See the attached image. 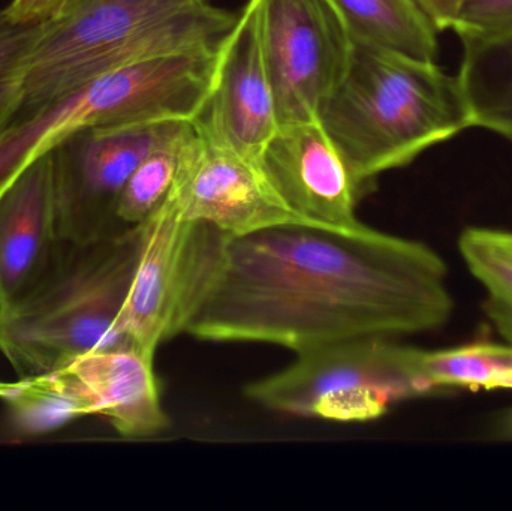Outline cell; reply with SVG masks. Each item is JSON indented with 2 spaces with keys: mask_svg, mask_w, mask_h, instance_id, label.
<instances>
[{
  "mask_svg": "<svg viewBox=\"0 0 512 511\" xmlns=\"http://www.w3.org/2000/svg\"><path fill=\"white\" fill-rule=\"evenodd\" d=\"M426 243L367 227L288 222L230 236L186 335L297 354L444 326L454 302Z\"/></svg>",
  "mask_w": 512,
  "mask_h": 511,
  "instance_id": "obj_1",
  "label": "cell"
},
{
  "mask_svg": "<svg viewBox=\"0 0 512 511\" xmlns=\"http://www.w3.org/2000/svg\"><path fill=\"white\" fill-rule=\"evenodd\" d=\"M318 122L366 195L381 174L471 128L457 77L354 38L348 69Z\"/></svg>",
  "mask_w": 512,
  "mask_h": 511,
  "instance_id": "obj_2",
  "label": "cell"
},
{
  "mask_svg": "<svg viewBox=\"0 0 512 511\" xmlns=\"http://www.w3.org/2000/svg\"><path fill=\"white\" fill-rule=\"evenodd\" d=\"M138 245L140 227L98 242L60 240L44 275L0 308V353L18 378L132 344L122 315Z\"/></svg>",
  "mask_w": 512,
  "mask_h": 511,
  "instance_id": "obj_3",
  "label": "cell"
},
{
  "mask_svg": "<svg viewBox=\"0 0 512 511\" xmlns=\"http://www.w3.org/2000/svg\"><path fill=\"white\" fill-rule=\"evenodd\" d=\"M236 20L210 0H75L42 24L20 114L131 63L219 45Z\"/></svg>",
  "mask_w": 512,
  "mask_h": 511,
  "instance_id": "obj_4",
  "label": "cell"
},
{
  "mask_svg": "<svg viewBox=\"0 0 512 511\" xmlns=\"http://www.w3.org/2000/svg\"><path fill=\"white\" fill-rule=\"evenodd\" d=\"M218 50L215 45L149 57L20 114L0 134V195L80 129L194 120L209 96Z\"/></svg>",
  "mask_w": 512,
  "mask_h": 511,
  "instance_id": "obj_5",
  "label": "cell"
},
{
  "mask_svg": "<svg viewBox=\"0 0 512 511\" xmlns=\"http://www.w3.org/2000/svg\"><path fill=\"white\" fill-rule=\"evenodd\" d=\"M249 401L307 419L366 423L391 405L426 396L412 347L393 339H358L297 354L294 362L245 387Z\"/></svg>",
  "mask_w": 512,
  "mask_h": 511,
  "instance_id": "obj_6",
  "label": "cell"
},
{
  "mask_svg": "<svg viewBox=\"0 0 512 511\" xmlns=\"http://www.w3.org/2000/svg\"><path fill=\"white\" fill-rule=\"evenodd\" d=\"M140 227L137 263L123 308V327L149 356L186 335L213 284L230 234L188 221L170 197Z\"/></svg>",
  "mask_w": 512,
  "mask_h": 511,
  "instance_id": "obj_7",
  "label": "cell"
},
{
  "mask_svg": "<svg viewBox=\"0 0 512 511\" xmlns=\"http://www.w3.org/2000/svg\"><path fill=\"white\" fill-rule=\"evenodd\" d=\"M261 41L279 126L318 120L351 59L339 12L328 0H262Z\"/></svg>",
  "mask_w": 512,
  "mask_h": 511,
  "instance_id": "obj_8",
  "label": "cell"
},
{
  "mask_svg": "<svg viewBox=\"0 0 512 511\" xmlns=\"http://www.w3.org/2000/svg\"><path fill=\"white\" fill-rule=\"evenodd\" d=\"M161 123L95 126L60 141L51 153L57 236L90 243L123 233L117 203L149 152Z\"/></svg>",
  "mask_w": 512,
  "mask_h": 511,
  "instance_id": "obj_9",
  "label": "cell"
},
{
  "mask_svg": "<svg viewBox=\"0 0 512 511\" xmlns=\"http://www.w3.org/2000/svg\"><path fill=\"white\" fill-rule=\"evenodd\" d=\"M153 360L129 344L84 354L38 378L66 422L99 416L120 437L144 440L170 426Z\"/></svg>",
  "mask_w": 512,
  "mask_h": 511,
  "instance_id": "obj_10",
  "label": "cell"
},
{
  "mask_svg": "<svg viewBox=\"0 0 512 511\" xmlns=\"http://www.w3.org/2000/svg\"><path fill=\"white\" fill-rule=\"evenodd\" d=\"M262 0H248L219 44L215 77L194 119L204 140L259 165L277 129L276 104L261 41Z\"/></svg>",
  "mask_w": 512,
  "mask_h": 511,
  "instance_id": "obj_11",
  "label": "cell"
},
{
  "mask_svg": "<svg viewBox=\"0 0 512 511\" xmlns=\"http://www.w3.org/2000/svg\"><path fill=\"white\" fill-rule=\"evenodd\" d=\"M182 218L243 236L288 222H307L288 209L255 162L201 137L183 159L170 194Z\"/></svg>",
  "mask_w": 512,
  "mask_h": 511,
  "instance_id": "obj_12",
  "label": "cell"
},
{
  "mask_svg": "<svg viewBox=\"0 0 512 511\" xmlns=\"http://www.w3.org/2000/svg\"><path fill=\"white\" fill-rule=\"evenodd\" d=\"M259 168L289 210L310 224L352 230L363 225L367 197L318 120L279 126Z\"/></svg>",
  "mask_w": 512,
  "mask_h": 511,
  "instance_id": "obj_13",
  "label": "cell"
},
{
  "mask_svg": "<svg viewBox=\"0 0 512 511\" xmlns=\"http://www.w3.org/2000/svg\"><path fill=\"white\" fill-rule=\"evenodd\" d=\"M59 245L53 153L48 152L0 195V308L44 275Z\"/></svg>",
  "mask_w": 512,
  "mask_h": 511,
  "instance_id": "obj_14",
  "label": "cell"
},
{
  "mask_svg": "<svg viewBox=\"0 0 512 511\" xmlns=\"http://www.w3.org/2000/svg\"><path fill=\"white\" fill-rule=\"evenodd\" d=\"M462 42V65L456 77L469 126L512 141V33Z\"/></svg>",
  "mask_w": 512,
  "mask_h": 511,
  "instance_id": "obj_15",
  "label": "cell"
},
{
  "mask_svg": "<svg viewBox=\"0 0 512 511\" xmlns=\"http://www.w3.org/2000/svg\"><path fill=\"white\" fill-rule=\"evenodd\" d=\"M197 137L194 120H170L159 125L152 147L126 183L117 203V219L123 227H138L161 209Z\"/></svg>",
  "mask_w": 512,
  "mask_h": 511,
  "instance_id": "obj_16",
  "label": "cell"
},
{
  "mask_svg": "<svg viewBox=\"0 0 512 511\" xmlns=\"http://www.w3.org/2000/svg\"><path fill=\"white\" fill-rule=\"evenodd\" d=\"M412 365L427 395L439 390H512V344L475 341L445 350L412 348Z\"/></svg>",
  "mask_w": 512,
  "mask_h": 511,
  "instance_id": "obj_17",
  "label": "cell"
},
{
  "mask_svg": "<svg viewBox=\"0 0 512 511\" xmlns=\"http://www.w3.org/2000/svg\"><path fill=\"white\" fill-rule=\"evenodd\" d=\"M352 38L435 62L438 32L411 0H328Z\"/></svg>",
  "mask_w": 512,
  "mask_h": 511,
  "instance_id": "obj_18",
  "label": "cell"
},
{
  "mask_svg": "<svg viewBox=\"0 0 512 511\" xmlns=\"http://www.w3.org/2000/svg\"><path fill=\"white\" fill-rule=\"evenodd\" d=\"M459 251L486 291L487 318L501 338L512 344V231L468 227L460 234Z\"/></svg>",
  "mask_w": 512,
  "mask_h": 511,
  "instance_id": "obj_19",
  "label": "cell"
},
{
  "mask_svg": "<svg viewBox=\"0 0 512 511\" xmlns=\"http://www.w3.org/2000/svg\"><path fill=\"white\" fill-rule=\"evenodd\" d=\"M42 24H18L0 8V134L23 107L27 65Z\"/></svg>",
  "mask_w": 512,
  "mask_h": 511,
  "instance_id": "obj_20",
  "label": "cell"
},
{
  "mask_svg": "<svg viewBox=\"0 0 512 511\" xmlns=\"http://www.w3.org/2000/svg\"><path fill=\"white\" fill-rule=\"evenodd\" d=\"M451 29L463 38L512 33V0H462Z\"/></svg>",
  "mask_w": 512,
  "mask_h": 511,
  "instance_id": "obj_21",
  "label": "cell"
},
{
  "mask_svg": "<svg viewBox=\"0 0 512 511\" xmlns=\"http://www.w3.org/2000/svg\"><path fill=\"white\" fill-rule=\"evenodd\" d=\"M75 0H12L3 6L9 20L18 24H47L62 17Z\"/></svg>",
  "mask_w": 512,
  "mask_h": 511,
  "instance_id": "obj_22",
  "label": "cell"
},
{
  "mask_svg": "<svg viewBox=\"0 0 512 511\" xmlns=\"http://www.w3.org/2000/svg\"><path fill=\"white\" fill-rule=\"evenodd\" d=\"M436 32L453 27L462 0H411Z\"/></svg>",
  "mask_w": 512,
  "mask_h": 511,
  "instance_id": "obj_23",
  "label": "cell"
},
{
  "mask_svg": "<svg viewBox=\"0 0 512 511\" xmlns=\"http://www.w3.org/2000/svg\"><path fill=\"white\" fill-rule=\"evenodd\" d=\"M493 438L499 441H512V408L505 411L495 423Z\"/></svg>",
  "mask_w": 512,
  "mask_h": 511,
  "instance_id": "obj_24",
  "label": "cell"
},
{
  "mask_svg": "<svg viewBox=\"0 0 512 511\" xmlns=\"http://www.w3.org/2000/svg\"><path fill=\"white\" fill-rule=\"evenodd\" d=\"M0 389H2V383H0Z\"/></svg>",
  "mask_w": 512,
  "mask_h": 511,
  "instance_id": "obj_25",
  "label": "cell"
}]
</instances>
